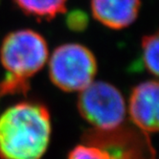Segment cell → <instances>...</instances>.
Masks as SVG:
<instances>
[{
  "label": "cell",
  "instance_id": "7a4b0ae2",
  "mask_svg": "<svg viewBox=\"0 0 159 159\" xmlns=\"http://www.w3.org/2000/svg\"><path fill=\"white\" fill-rule=\"evenodd\" d=\"M48 45L45 39L30 29L8 34L0 46V61L7 78L29 84V80L47 62Z\"/></svg>",
  "mask_w": 159,
  "mask_h": 159
},
{
  "label": "cell",
  "instance_id": "8992f818",
  "mask_svg": "<svg viewBox=\"0 0 159 159\" xmlns=\"http://www.w3.org/2000/svg\"><path fill=\"white\" fill-rule=\"evenodd\" d=\"M91 12L96 20L114 30L131 25L137 18L141 0H91Z\"/></svg>",
  "mask_w": 159,
  "mask_h": 159
},
{
  "label": "cell",
  "instance_id": "9c48e42d",
  "mask_svg": "<svg viewBox=\"0 0 159 159\" xmlns=\"http://www.w3.org/2000/svg\"><path fill=\"white\" fill-rule=\"evenodd\" d=\"M67 159H116L113 153L94 145H79L69 152Z\"/></svg>",
  "mask_w": 159,
  "mask_h": 159
},
{
  "label": "cell",
  "instance_id": "30bf717a",
  "mask_svg": "<svg viewBox=\"0 0 159 159\" xmlns=\"http://www.w3.org/2000/svg\"><path fill=\"white\" fill-rule=\"evenodd\" d=\"M66 23L67 26L73 31H83L88 24V17L82 11L76 10L68 14Z\"/></svg>",
  "mask_w": 159,
  "mask_h": 159
},
{
  "label": "cell",
  "instance_id": "5b68a950",
  "mask_svg": "<svg viewBox=\"0 0 159 159\" xmlns=\"http://www.w3.org/2000/svg\"><path fill=\"white\" fill-rule=\"evenodd\" d=\"M158 83L146 81L136 85L129 101V115L144 133L158 130Z\"/></svg>",
  "mask_w": 159,
  "mask_h": 159
},
{
  "label": "cell",
  "instance_id": "52a82bcc",
  "mask_svg": "<svg viewBox=\"0 0 159 159\" xmlns=\"http://www.w3.org/2000/svg\"><path fill=\"white\" fill-rule=\"evenodd\" d=\"M16 6L28 16L53 19L57 16L64 14L67 0H13Z\"/></svg>",
  "mask_w": 159,
  "mask_h": 159
},
{
  "label": "cell",
  "instance_id": "3957f363",
  "mask_svg": "<svg viewBox=\"0 0 159 159\" xmlns=\"http://www.w3.org/2000/svg\"><path fill=\"white\" fill-rule=\"evenodd\" d=\"M48 64L51 82L65 92L82 91L94 81L97 73L95 56L79 43H65L57 47Z\"/></svg>",
  "mask_w": 159,
  "mask_h": 159
},
{
  "label": "cell",
  "instance_id": "6da1fadb",
  "mask_svg": "<svg viewBox=\"0 0 159 159\" xmlns=\"http://www.w3.org/2000/svg\"><path fill=\"white\" fill-rule=\"evenodd\" d=\"M51 118L47 107L35 102H22L0 115V157L41 159L51 138Z\"/></svg>",
  "mask_w": 159,
  "mask_h": 159
},
{
  "label": "cell",
  "instance_id": "277c9868",
  "mask_svg": "<svg viewBox=\"0 0 159 159\" xmlns=\"http://www.w3.org/2000/svg\"><path fill=\"white\" fill-rule=\"evenodd\" d=\"M78 110L91 126L103 131L114 130L126 118V102L120 90L113 84L92 82L78 98Z\"/></svg>",
  "mask_w": 159,
  "mask_h": 159
},
{
  "label": "cell",
  "instance_id": "ba28073f",
  "mask_svg": "<svg viewBox=\"0 0 159 159\" xmlns=\"http://www.w3.org/2000/svg\"><path fill=\"white\" fill-rule=\"evenodd\" d=\"M158 33L143 37L141 47L143 62L146 69L152 75L158 76Z\"/></svg>",
  "mask_w": 159,
  "mask_h": 159
}]
</instances>
